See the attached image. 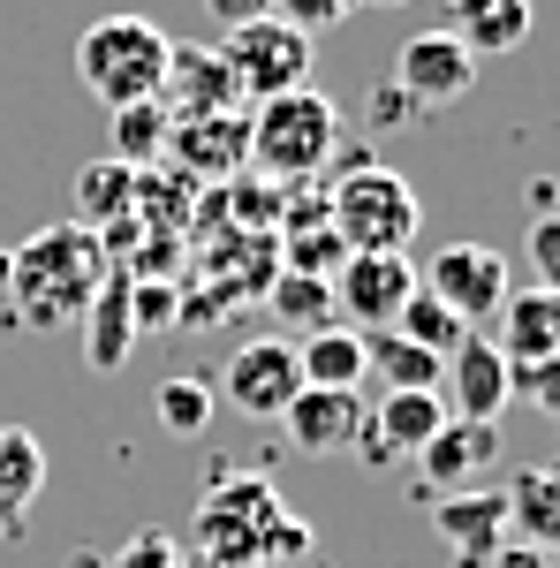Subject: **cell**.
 Listing matches in <instances>:
<instances>
[{"instance_id": "26", "label": "cell", "mask_w": 560, "mask_h": 568, "mask_svg": "<svg viewBox=\"0 0 560 568\" xmlns=\"http://www.w3.org/2000/svg\"><path fill=\"white\" fill-rule=\"evenodd\" d=\"M348 258V243L334 235V220H326V205L318 213H296L288 220V265L281 273H310V281H334V265Z\"/></svg>"}, {"instance_id": "21", "label": "cell", "mask_w": 560, "mask_h": 568, "mask_svg": "<svg viewBox=\"0 0 560 568\" xmlns=\"http://www.w3.org/2000/svg\"><path fill=\"white\" fill-rule=\"evenodd\" d=\"M364 425L387 439L394 463H417V447L447 425V402L439 394H379V409H364Z\"/></svg>"}, {"instance_id": "27", "label": "cell", "mask_w": 560, "mask_h": 568, "mask_svg": "<svg viewBox=\"0 0 560 568\" xmlns=\"http://www.w3.org/2000/svg\"><path fill=\"white\" fill-rule=\"evenodd\" d=\"M394 334H401V342H417V349H431V356H447L455 342H462V334H470V326H462L455 311L439 304L431 288H409V304L394 311Z\"/></svg>"}, {"instance_id": "28", "label": "cell", "mask_w": 560, "mask_h": 568, "mask_svg": "<svg viewBox=\"0 0 560 568\" xmlns=\"http://www.w3.org/2000/svg\"><path fill=\"white\" fill-rule=\"evenodd\" d=\"M167 106H160V99H144V106H122V114H114V160H122V168H144V160H160V152H167Z\"/></svg>"}, {"instance_id": "12", "label": "cell", "mask_w": 560, "mask_h": 568, "mask_svg": "<svg viewBox=\"0 0 560 568\" xmlns=\"http://www.w3.org/2000/svg\"><path fill=\"white\" fill-rule=\"evenodd\" d=\"M167 122H197V114H243V91L227 77L220 45H174L167 53V84H160Z\"/></svg>"}, {"instance_id": "31", "label": "cell", "mask_w": 560, "mask_h": 568, "mask_svg": "<svg viewBox=\"0 0 560 568\" xmlns=\"http://www.w3.org/2000/svg\"><path fill=\"white\" fill-rule=\"evenodd\" d=\"M356 8H364V0H273V16H281V23H296L303 39H318V31H342Z\"/></svg>"}, {"instance_id": "35", "label": "cell", "mask_w": 560, "mask_h": 568, "mask_svg": "<svg viewBox=\"0 0 560 568\" xmlns=\"http://www.w3.org/2000/svg\"><path fill=\"white\" fill-rule=\"evenodd\" d=\"M409 114H417V106H409V99H401V91H371V130H401V122H409Z\"/></svg>"}, {"instance_id": "8", "label": "cell", "mask_w": 560, "mask_h": 568, "mask_svg": "<svg viewBox=\"0 0 560 568\" xmlns=\"http://www.w3.org/2000/svg\"><path fill=\"white\" fill-rule=\"evenodd\" d=\"M417 288H431L462 326H492V318H500V296H508L516 281H508V258H500L492 243H447V251L417 273Z\"/></svg>"}, {"instance_id": "24", "label": "cell", "mask_w": 560, "mask_h": 568, "mask_svg": "<svg viewBox=\"0 0 560 568\" xmlns=\"http://www.w3.org/2000/svg\"><path fill=\"white\" fill-rule=\"evenodd\" d=\"M205 130H167V152L190 175H235L243 168V114H197Z\"/></svg>"}, {"instance_id": "3", "label": "cell", "mask_w": 560, "mask_h": 568, "mask_svg": "<svg viewBox=\"0 0 560 568\" xmlns=\"http://www.w3.org/2000/svg\"><path fill=\"white\" fill-rule=\"evenodd\" d=\"M167 53H174V39L152 16H99L84 39H77V84H84L106 114H122V106L160 99Z\"/></svg>"}, {"instance_id": "33", "label": "cell", "mask_w": 560, "mask_h": 568, "mask_svg": "<svg viewBox=\"0 0 560 568\" xmlns=\"http://www.w3.org/2000/svg\"><path fill=\"white\" fill-rule=\"evenodd\" d=\"M530 265H538V288H553V281H560V220L553 213L530 220Z\"/></svg>"}, {"instance_id": "16", "label": "cell", "mask_w": 560, "mask_h": 568, "mask_svg": "<svg viewBox=\"0 0 560 568\" xmlns=\"http://www.w3.org/2000/svg\"><path fill=\"white\" fill-rule=\"evenodd\" d=\"M417 463H425V485H431V493H462V485H477L492 463H500V425L447 417V425L417 447Z\"/></svg>"}, {"instance_id": "38", "label": "cell", "mask_w": 560, "mask_h": 568, "mask_svg": "<svg viewBox=\"0 0 560 568\" xmlns=\"http://www.w3.org/2000/svg\"><path fill=\"white\" fill-rule=\"evenodd\" d=\"M379 8H401V0H379Z\"/></svg>"}, {"instance_id": "34", "label": "cell", "mask_w": 560, "mask_h": 568, "mask_svg": "<svg viewBox=\"0 0 560 568\" xmlns=\"http://www.w3.org/2000/svg\"><path fill=\"white\" fill-rule=\"evenodd\" d=\"M213 8L220 31H235V23H258V16H273V0H205Z\"/></svg>"}, {"instance_id": "6", "label": "cell", "mask_w": 560, "mask_h": 568, "mask_svg": "<svg viewBox=\"0 0 560 568\" xmlns=\"http://www.w3.org/2000/svg\"><path fill=\"white\" fill-rule=\"evenodd\" d=\"M281 516V500H273V485L265 478H227L213 485V500L197 508V546H205V561L213 568H258V546L265 530Z\"/></svg>"}, {"instance_id": "13", "label": "cell", "mask_w": 560, "mask_h": 568, "mask_svg": "<svg viewBox=\"0 0 560 568\" xmlns=\"http://www.w3.org/2000/svg\"><path fill=\"white\" fill-rule=\"evenodd\" d=\"M431 530L455 546L462 568H485L492 546L508 538V500L500 485H462V493H431Z\"/></svg>"}, {"instance_id": "19", "label": "cell", "mask_w": 560, "mask_h": 568, "mask_svg": "<svg viewBox=\"0 0 560 568\" xmlns=\"http://www.w3.org/2000/svg\"><path fill=\"white\" fill-rule=\"evenodd\" d=\"M447 31L470 45L477 61L485 53H516L530 39V0H447Z\"/></svg>"}, {"instance_id": "23", "label": "cell", "mask_w": 560, "mask_h": 568, "mask_svg": "<svg viewBox=\"0 0 560 568\" xmlns=\"http://www.w3.org/2000/svg\"><path fill=\"white\" fill-rule=\"evenodd\" d=\"M379 372V394H439V356L401 342L394 326L364 334V379Z\"/></svg>"}, {"instance_id": "36", "label": "cell", "mask_w": 560, "mask_h": 568, "mask_svg": "<svg viewBox=\"0 0 560 568\" xmlns=\"http://www.w3.org/2000/svg\"><path fill=\"white\" fill-rule=\"evenodd\" d=\"M485 568H546V546H516V538H500Z\"/></svg>"}, {"instance_id": "11", "label": "cell", "mask_w": 560, "mask_h": 568, "mask_svg": "<svg viewBox=\"0 0 560 568\" xmlns=\"http://www.w3.org/2000/svg\"><path fill=\"white\" fill-rule=\"evenodd\" d=\"M303 372H296V342H243L220 372V402L243 417H281L296 402Z\"/></svg>"}, {"instance_id": "32", "label": "cell", "mask_w": 560, "mask_h": 568, "mask_svg": "<svg viewBox=\"0 0 560 568\" xmlns=\"http://www.w3.org/2000/svg\"><path fill=\"white\" fill-rule=\"evenodd\" d=\"M130 318H136V334H160V326H174V318H182V304H174V281H136V273H130Z\"/></svg>"}, {"instance_id": "15", "label": "cell", "mask_w": 560, "mask_h": 568, "mask_svg": "<svg viewBox=\"0 0 560 568\" xmlns=\"http://www.w3.org/2000/svg\"><path fill=\"white\" fill-rule=\"evenodd\" d=\"M364 394L356 387H296V402L281 409V425L303 455H348V439L364 433Z\"/></svg>"}, {"instance_id": "22", "label": "cell", "mask_w": 560, "mask_h": 568, "mask_svg": "<svg viewBox=\"0 0 560 568\" xmlns=\"http://www.w3.org/2000/svg\"><path fill=\"white\" fill-rule=\"evenodd\" d=\"M500 500H508V538H522V546H553V530H560V478L546 470V463L516 470V478L500 485Z\"/></svg>"}, {"instance_id": "18", "label": "cell", "mask_w": 560, "mask_h": 568, "mask_svg": "<svg viewBox=\"0 0 560 568\" xmlns=\"http://www.w3.org/2000/svg\"><path fill=\"white\" fill-rule=\"evenodd\" d=\"M45 493V447L23 425H0V538H16Z\"/></svg>"}, {"instance_id": "4", "label": "cell", "mask_w": 560, "mask_h": 568, "mask_svg": "<svg viewBox=\"0 0 560 568\" xmlns=\"http://www.w3.org/2000/svg\"><path fill=\"white\" fill-rule=\"evenodd\" d=\"M326 220H334V235H342L348 251H409V235L425 227V205H417V190H409L401 168L356 160V168L334 182Z\"/></svg>"}, {"instance_id": "7", "label": "cell", "mask_w": 560, "mask_h": 568, "mask_svg": "<svg viewBox=\"0 0 560 568\" xmlns=\"http://www.w3.org/2000/svg\"><path fill=\"white\" fill-rule=\"evenodd\" d=\"M326 288H334V311L356 334H379V326H394V311L409 304L417 265H409V251H348Z\"/></svg>"}, {"instance_id": "25", "label": "cell", "mask_w": 560, "mask_h": 568, "mask_svg": "<svg viewBox=\"0 0 560 568\" xmlns=\"http://www.w3.org/2000/svg\"><path fill=\"white\" fill-rule=\"evenodd\" d=\"M136 213V168H122V160H91L84 175H77V227H91V235H106L114 220Z\"/></svg>"}, {"instance_id": "17", "label": "cell", "mask_w": 560, "mask_h": 568, "mask_svg": "<svg viewBox=\"0 0 560 568\" xmlns=\"http://www.w3.org/2000/svg\"><path fill=\"white\" fill-rule=\"evenodd\" d=\"M84 318V356L91 372H122L130 364V342H136V318H130V265H106L91 304L77 311Z\"/></svg>"}, {"instance_id": "1", "label": "cell", "mask_w": 560, "mask_h": 568, "mask_svg": "<svg viewBox=\"0 0 560 568\" xmlns=\"http://www.w3.org/2000/svg\"><path fill=\"white\" fill-rule=\"evenodd\" d=\"M99 273H106V235H91L77 220L31 235L23 251H8V288H16V311L31 326H69L91 304Z\"/></svg>"}, {"instance_id": "29", "label": "cell", "mask_w": 560, "mask_h": 568, "mask_svg": "<svg viewBox=\"0 0 560 568\" xmlns=\"http://www.w3.org/2000/svg\"><path fill=\"white\" fill-rule=\"evenodd\" d=\"M265 296H273V318H281L288 334H310V326H326V318H334V288H326V281H310V273H281Z\"/></svg>"}, {"instance_id": "14", "label": "cell", "mask_w": 560, "mask_h": 568, "mask_svg": "<svg viewBox=\"0 0 560 568\" xmlns=\"http://www.w3.org/2000/svg\"><path fill=\"white\" fill-rule=\"evenodd\" d=\"M500 356H508V372H546L560 356V288H508L500 296Z\"/></svg>"}, {"instance_id": "2", "label": "cell", "mask_w": 560, "mask_h": 568, "mask_svg": "<svg viewBox=\"0 0 560 568\" xmlns=\"http://www.w3.org/2000/svg\"><path fill=\"white\" fill-rule=\"evenodd\" d=\"M342 152V114L326 91H281V99H258L243 114V168H258L273 182H303L318 175L326 160Z\"/></svg>"}, {"instance_id": "20", "label": "cell", "mask_w": 560, "mask_h": 568, "mask_svg": "<svg viewBox=\"0 0 560 568\" xmlns=\"http://www.w3.org/2000/svg\"><path fill=\"white\" fill-rule=\"evenodd\" d=\"M296 372H303V387H364V334L334 326V318L296 334Z\"/></svg>"}, {"instance_id": "10", "label": "cell", "mask_w": 560, "mask_h": 568, "mask_svg": "<svg viewBox=\"0 0 560 568\" xmlns=\"http://www.w3.org/2000/svg\"><path fill=\"white\" fill-rule=\"evenodd\" d=\"M439 372H447V417H477V425H500V409L516 402L508 394V356H500V342L485 334V326H470L455 349L439 356Z\"/></svg>"}, {"instance_id": "5", "label": "cell", "mask_w": 560, "mask_h": 568, "mask_svg": "<svg viewBox=\"0 0 560 568\" xmlns=\"http://www.w3.org/2000/svg\"><path fill=\"white\" fill-rule=\"evenodd\" d=\"M220 61H227V77H235L243 99H281V91L310 84V39H303L296 23H281V16L235 23L220 39Z\"/></svg>"}, {"instance_id": "9", "label": "cell", "mask_w": 560, "mask_h": 568, "mask_svg": "<svg viewBox=\"0 0 560 568\" xmlns=\"http://www.w3.org/2000/svg\"><path fill=\"white\" fill-rule=\"evenodd\" d=\"M470 84H477V53L455 31H417V39H401V53H394V91L417 114H439V106L470 99Z\"/></svg>"}, {"instance_id": "37", "label": "cell", "mask_w": 560, "mask_h": 568, "mask_svg": "<svg viewBox=\"0 0 560 568\" xmlns=\"http://www.w3.org/2000/svg\"><path fill=\"white\" fill-rule=\"evenodd\" d=\"M0 296H8V251H0Z\"/></svg>"}, {"instance_id": "30", "label": "cell", "mask_w": 560, "mask_h": 568, "mask_svg": "<svg viewBox=\"0 0 560 568\" xmlns=\"http://www.w3.org/2000/svg\"><path fill=\"white\" fill-rule=\"evenodd\" d=\"M213 402L220 394L205 387V379H167V387H160V425H167L174 439H197L213 425Z\"/></svg>"}]
</instances>
